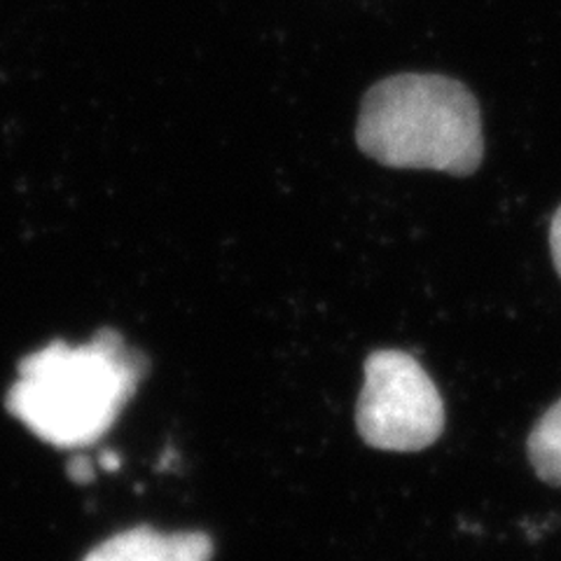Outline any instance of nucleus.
<instances>
[{
  "instance_id": "6",
  "label": "nucleus",
  "mask_w": 561,
  "mask_h": 561,
  "mask_svg": "<svg viewBox=\"0 0 561 561\" xmlns=\"http://www.w3.org/2000/svg\"><path fill=\"white\" fill-rule=\"evenodd\" d=\"M68 476H70V480H76L80 484L92 482L94 480V461L87 459V456H82V454L73 456L68 463Z\"/></svg>"
},
{
  "instance_id": "8",
  "label": "nucleus",
  "mask_w": 561,
  "mask_h": 561,
  "mask_svg": "<svg viewBox=\"0 0 561 561\" xmlns=\"http://www.w3.org/2000/svg\"><path fill=\"white\" fill-rule=\"evenodd\" d=\"M101 466L105 470H117L119 468V459L115 454H101Z\"/></svg>"
},
{
  "instance_id": "2",
  "label": "nucleus",
  "mask_w": 561,
  "mask_h": 561,
  "mask_svg": "<svg viewBox=\"0 0 561 561\" xmlns=\"http://www.w3.org/2000/svg\"><path fill=\"white\" fill-rule=\"evenodd\" d=\"M358 148L393 169L476 173L484 157L482 115L466 84L435 73L377 82L360 103Z\"/></svg>"
},
{
  "instance_id": "4",
  "label": "nucleus",
  "mask_w": 561,
  "mask_h": 561,
  "mask_svg": "<svg viewBox=\"0 0 561 561\" xmlns=\"http://www.w3.org/2000/svg\"><path fill=\"white\" fill-rule=\"evenodd\" d=\"M214 540L204 531L160 534L136 526L103 540L82 561H210Z\"/></svg>"
},
{
  "instance_id": "3",
  "label": "nucleus",
  "mask_w": 561,
  "mask_h": 561,
  "mask_svg": "<svg viewBox=\"0 0 561 561\" xmlns=\"http://www.w3.org/2000/svg\"><path fill=\"white\" fill-rule=\"evenodd\" d=\"M356 426L375 449L421 451L445 431V402L414 356L375 351L365 360Z\"/></svg>"
},
{
  "instance_id": "1",
  "label": "nucleus",
  "mask_w": 561,
  "mask_h": 561,
  "mask_svg": "<svg viewBox=\"0 0 561 561\" xmlns=\"http://www.w3.org/2000/svg\"><path fill=\"white\" fill-rule=\"evenodd\" d=\"M146 370L115 330L80 346L51 342L20 363L5 405L43 443L82 449L113 428Z\"/></svg>"
},
{
  "instance_id": "7",
  "label": "nucleus",
  "mask_w": 561,
  "mask_h": 561,
  "mask_svg": "<svg viewBox=\"0 0 561 561\" xmlns=\"http://www.w3.org/2000/svg\"><path fill=\"white\" fill-rule=\"evenodd\" d=\"M550 249H552V260H554L557 274L561 276V206L554 214V220H552V227H550Z\"/></svg>"
},
{
  "instance_id": "5",
  "label": "nucleus",
  "mask_w": 561,
  "mask_h": 561,
  "mask_svg": "<svg viewBox=\"0 0 561 561\" xmlns=\"http://www.w3.org/2000/svg\"><path fill=\"white\" fill-rule=\"evenodd\" d=\"M526 449L536 476L552 486H561V400L538 419Z\"/></svg>"
}]
</instances>
